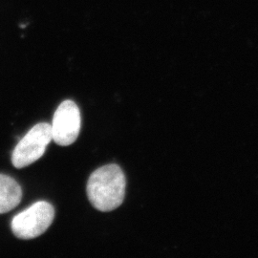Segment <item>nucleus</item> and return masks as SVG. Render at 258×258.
Instances as JSON below:
<instances>
[{
    "instance_id": "obj_5",
    "label": "nucleus",
    "mask_w": 258,
    "mask_h": 258,
    "mask_svg": "<svg viewBox=\"0 0 258 258\" xmlns=\"http://www.w3.org/2000/svg\"><path fill=\"white\" fill-rule=\"evenodd\" d=\"M22 198V190L18 182L10 176L0 174V214L18 207Z\"/></svg>"
},
{
    "instance_id": "obj_2",
    "label": "nucleus",
    "mask_w": 258,
    "mask_h": 258,
    "mask_svg": "<svg viewBox=\"0 0 258 258\" xmlns=\"http://www.w3.org/2000/svg\"><path fill=\"white\" fill-rule=\"evenodd\" d=\"M54 218L55 210L53 206L45 201H40L14 217L12 231L19 239H33L43 234L54 221Z\"/></svg>"
},
{
    "instance_id": "obj_3",
    "label": "nucleus",
    "mask_w": 258,
    "mask_h": 258,
    "mask_svg": "<svg viewBox=\"0 0 258 258\" xmlns=\"http://www.w3.org/2000/svg\"><path fill=\"white\" fill-rule=\"evenodd\" d=\"M52 139L51 124L41 122L35 125L22 138L12 155V163L17 168H23L35 163L44 154Z\"/></svg>"
},
{
    "instance_id": "obj_4",
    "label": "nucleus",
    "mask_w": 258,
    "mask_h": 258,
    "mask_svg": "<svg viewBox=\"0 0 258 258\" xmlns=\"http://www.w3.org/2000/svg\"><path fill=\"white\" fill-rule=\"evenodd\" d=\"M52 129V139L58 146L67 147L74 143L81 130V113L73 101L60 103L55 110Z\"/></svg>"
},
{
    "instance_id": "obj_1",
    "label": "nucleus",
    "mask_w": 258,
    "mask_h": 258,
    "mask_svg": "<svg viewBox=\"0 0 258 258\" xmlns=\"http://www.w3.org/2000/svg\"><path fill=\"white\" fill-rule=\"evenodd\" d=\"M125 184V176L120 166H102L94 171L88 180L87 195L89 201L98 211H114L123 202Z\"/></svg>"
}]
</instances>
